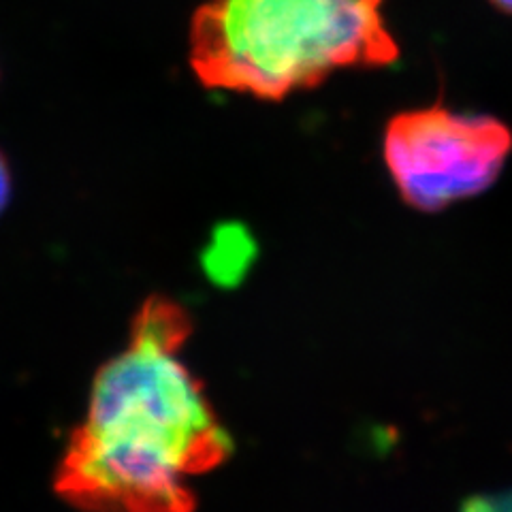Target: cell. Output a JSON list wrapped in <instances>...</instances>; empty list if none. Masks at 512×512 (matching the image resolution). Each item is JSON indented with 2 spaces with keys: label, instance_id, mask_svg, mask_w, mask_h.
Here are the masks:
<instances>
[{
  "label": "cell",
  "instance_id": "obj_4",
  "mask_svg": "<svg viewBox=\"0 0 512 512\" xmlns=\"http://www.w3.org/2000/svg\"><path fill=\"white\" fill-rule=\"evenodd\" d=\"M11 195V178H9V167L5 163L3 154H0V212L5 210V205L9 203Z\"/></svg>",
  "mask_w": 512,
  "mask_h": 512
},
{
  "label": "cell",
  "instance_id": "obj_3",
  "mask_svg": "<svg viewBox=\"0 0 512 512\" xmlns=\"http://www.w3.org/2000/svg\"><path fill=\"white\" fill-rule=\"evenodd\" d=\"M510 150L512 133L504 122L442 105L404 111L384 133L391 178L402 199L421 212H440L485 192Z\"/></svg>",
  "mask_w": 512,
  "mask_h": 512
},
{
  "label": "cell",
  "instance_id": "obj_2",
  "mask_svg": "<svg viewBox=\"0 0 512 512\" xmlns=\"http://www.w3.org/2000/svg\"><path fill=\"white\" fill-rule=\"evenodd\" d=\"M384 0H207L190 22V64L205 86L280 101L333 71L384 67L399 47Z\"/></svg>",
  "mask_w": 512,
  "mask_h": 512
},
{
  "label": "cell",
  "instance_id": "obj_1",
  "mask_svg": "<svg viewBox=\"0 0 512 512\" xmlns=\"http://www.w3.org/2000/svg\"><path fill=\"white\" fill-rule=\"evenodd\" d=\"M188 312L154 295L135 316L126 348L92 384L88 414L54 478L64 502L84 510L186 512L188 480L222 466L233 440L180 352Z\"/></svg>",
  "mask_w": 512,
  "mask_h": 512
},
{
  "label": "cell",
  "instance_id": "obj_5",
  "mask_svg": "<svg viewBox=\"0 0 512 512\" xmlns=\"http://www.w3.org/2000/svg\"><path fill=\"white\" fill-rule=\"evenodd\" d=\"M491 3L498 7V9H502L504 13L512 15V0H491Z\"/></svg>",
  "mask_w": 512,
  "mask_h": 512
}]
</instances>
